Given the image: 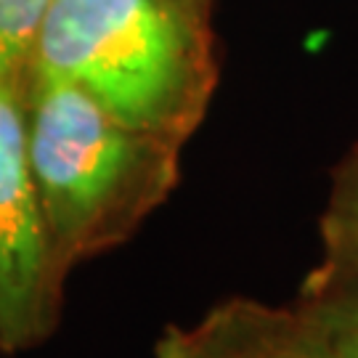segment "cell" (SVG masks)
<instances>
[{
	"label": "cell",
	"instance_id": "obj_5",
	"mask_svg": "<svg viewBox=\"0 0 358 358\" xmlns=\"http://www.w3.org/2000/svg\"><path fill=\"white\" fill-rule=\"evenodd\" d=\"M337 292H358V141L332 173L321 215V260L308 273L300 300Z\"/></svg>",
	"mask_w": 358,
	"mask_h": 358
},
{
	"label": "cell",
	"instance_id": "obj_1",
	"mask_svg": "<svg viewBox=\"0 0 358 358\" xmlns=\"http://www.w3.org/2000/svg\"><path fill=\"white\" fill-rule=\"evenodd\" d=\"M27 149L62 276L125 244L180 183L183 146L122 122L83 88L27 69Z\"/></svg>",
	"mask_w": 358,
	"mask_h": 358
},
{
	"label": "cell",
	"instance_id": "obj_4",
	"mask_svg": "<svg viewBox=\"0 0 358 358\" xmlns=\"http://www.w3.org/2000/svg\"><path fill=\"white\" fill-rule=\"evenodd\" d=\"M157 358H324L306 334L297 308L229 300L192 327L167 329Z\"/></svg>",
	"mask_w": 358,
	"mask_h": 358
},
{
	"label": "cell",
	"instance_id": "obj_3",
	"mask_svg": "<svg viewBox=\"0 0 358 358\" xmlns=\"http://www.w3.org/2000/svg\"><path fill=\"white\" fill-rule=\"evenodd\" d=\"M27 69L0 66V350L22 353L59 324L64 276L53 266L29 167Z\"/></svg>",
	"mask_w": 358,
	"mask_h": 358
},
{
	"label": "cell",
	"instance_id": "obj_2",
	"mask_svg": "<svg viewBox=\"0 0 358 358\" xmlns=\"http://www.w3.org/2000/svg\"><path fill=\"white\" fill-rule=\"evenodd\" d=\"M27 69L178 146L205 122L220 77L210 8L196 0H51Z\"/></svg>",
	"mask_w": 358,
	"mask_h": 358
},
{
	"label": "cell",
	"instance_id": "obj_6",
	"mask_svg": "<svg viewBox=\"0 0 358 358\" xmlns=\"http://www.w3.org/2000/svg\"><path fill=\"white\" fill-rule=\"evenodd\" d=\"M297 316L324 358H358V292L300 300Z\"/></svg>",
	"mask_w": 358,
	"mask_h": 358
},
{
	"label": "cell",
	"instance_id": "obj_8",
	"mask_svg": "<svg viewBox=\"0 0 358 358\" xmlns=\"http://www.w3.org/2000/svg\"><path fill=\"white\" fill-rule=\"evenodd\" d=\"M199 6H205V8H213V0H196Z\"/></svg>",
	"mask_w": 358,
	"mask_h": 358
},
{
	"label": "cell",
	"instance_id": "obj_7",
	"mask_svg": "<svg viewBox=\"0 0 358 358\" xmlns=\"http://www.w3.org/2000/svg\"><path fill=\"white\" fill-rule=\"evenodd\" d=\"M51 0H0V66L27 69Z\"/></svg>",
	"mask_w": 358,
	"mask_h": 358
}]
</instances>
